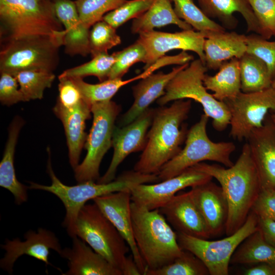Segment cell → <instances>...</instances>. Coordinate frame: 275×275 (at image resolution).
Returning <instances> with one entry per match:
<instances>
[{"label":"cell","mask_w":275,"mask_h":275,"mask_svg":"<svg viewBox=\"0 0 275 275\" xmlns=\"http://www.w3.org/2000/svg\"><path fill=\"white\" fill-rule=\"evenodd\" d=\"M191 108V100L179 99L168 106L155 109L145 147L133 170L158 175L161 168L182 149L188 129L184 121Z\"/></svg>","instance_id":"obj_1"},{"label":"cell","mask_w":275,"mask_h":275,"mask_svg":"<svg viewBox=\"0 0 275 275\" xmlns=\"http://www.w3.org/2000/svg\"><path fill=\"white\" fill-rule=\"evenodd\" d=\"M197 165L219 182L229 206L225 233H234L244 224L261 189L248 144L243 145L238 158L230 167L204 162Z\"/></svg>","instance_id":"obj_2"},{"label":"cell","mask_w":275,"mask_h":275,"mask_svg":"<svg viewBox=\"0 0 275 275\" xmlns=\"http://www.w3.org/2000/svg\"><path fill=\"white\" fill-rule=\"evenodd\" d=\"M47 167L51 181V185H45L31 182L28 187L50 193L62 201L66 210L63 225L72 238L76 236L75 224L78 214L88 201L112 193L130 191L134 186L140 184L159 182L156 174H145L133 169L123 172L108 183L88 181L69 186L64 184L57 177L52 168L50 157Z\"/></svg>","instance_id":"obj_3"},{"label":"cell","mask_w":275,"mask_h":275,"mask_svg":"<svg viewBox=\"0 0 275 275\" xmlns=\"http://www.w3.org/2000/svg\"><path fill=\"white\" fill-rule=\"evenodd\" d=\"M131 211L134 238L146 271L168 265L181 255L177 233L159 209L149 210L131 202Z\"/></svg>","instance_id":"obj_4"},{"label":"cell","mask_w":275,"mask_h":275,"mask_svg":"<svg viewBox=\"0 0 275 275\" xmlns=\"http://www.w3.org/2000/svg\"><path fill=\"white\" fill-rule=\"evenodd\" d=\"M0 20L3 43L63 30L51 1L0 0Z\"/></svg>","instance_id":"obj_5"},{"label":"cell","mask_w":275,"mask_h":275,"mask_svg":"<svg viewBox=\"0 0 275 275\" xmlns=\"http://www.w3.org/2000/svg\"><path fill=\"white\" fill-rule=\"evenodd\" d=\"M207 70L199 58L194 59L170 80L157 103L161 106L176 100H194L202 105L204 113L212 119L214 129L222 131L230 125V113L225 102L216 99L204 85Z\"/></svg>","instance_id":"obj_6"},{"label":"cell","mask_w":275,"mask_h":275,"mask_svg":"<svg viewBox=\"0 0 275 275\" xmlns=\"http://www.w3.org/2000/svg\"><path fill=\"white\" fill-rule=\"evenodd\" d=\"M64 30L52 35L38 36L3 43L0 72L14 74L29 70L53 72L59 60V49L63 45Z\"/></svg>","instance_id":"obj_7"},{"label":"cell","mask_w":275,"mask_h":275,"mask_svg":"<svg viewBox=\"0 0 275 275\" xmlns=\"http://www.w3.org/2000/svg\"><path fill=\"white\" fill-rule=\"evenodd\" d=\"M209 118L204 113L188 129L184 147L158 173L160 181L174 177L186 169L206 160L220 163L227 168L233 165L231 155L236 149L235 145L231 142L211 141L207 133Z\"/></svg>","instance_id":"obj_8"},{"label":"cell","mask_w":275,"mask_h":275,"mask_svg":"<svg viewBox=\"0 0 275 275\" xmlns=\"http://www.w3.org/2000/svg\"><path fill=\"white\" fill-rule=\"evenodd\" d=\"M75 234L123 272L130 248L95 203L86 204L80 210L75 224Z\"/></svg>","instance_id":"obj_9"},{"label":"cell","mask_w":275,"mask_h":275,"mask_svg":"<svg viewBox=\"0 0 275 275\" xmlns=\"http://www.w3.org/2000/svg\"><path fill=\"white\" fill-rule=\"evenodd\" d=\"M93 123L85 144L87 154L83 161L74 169L78 182L96 181L100 178L99 168L103 157L112 147L116 120L121 106L112 100L91 106Z\"/></svg>","instance_id":"obj_10"},{"label":"cell","mask_w":275,"mask_h":275,"mask_svg":"<svg viewBox=\"0 0 275 275\" xmlns=\"http://www.w3.org/2000/svg\"><path fill=\"white\" fill-rule=\"evenodd\" d=\"M258 230V216L250 213L244 224L234 233L217 240H208L176 232L180 248L200 259L210 275H228L231 257L239 244Z\"/></svg>","instance_id":"obj_11"},{"label":"cell","mask_w":275,"mask_h":275,"mask_svg":"<svg viewBox=\"0 0 275 275\" xmlns=\"http://www.w3.org/2000/svg\"><path fill=\"white\" fill-rule=\"evenodd\" d=\"M224 102L230 113V135L241 141L263 125L270 111H275V89L271 87L255 92L241 91L234 98Z\"/></svg>","instance_id":"obj_12"},{"label":"cell","mask_w":275,"mask_h":275,"mask_svg":"<svg viewBox=\"0 0 275 275\" xmlns=\"http://www.w3.org/2000/svg\"><path fill=\"white\" fill-rule=\"evenodd\" d=\"M212 179L196 164L166 180L134 186L130 191L131 201L149 210L159 209L181 190L205 183Z\"/></svg>","instance_id":"obj_13"},{"label":"cell","mask_w":275,"mask_h":275,"mask_svg":"<svg viewBox=\"0 0 275 275\" xmlns=\"http://www.w3.org/2000/svg\"><path fill=\"white\" fill-rule=\"evenodd\" d=\"M155 108H149L132 122L122 127L115 125L112 147L114 153L108 169L98 180L99 183H108L116 178L119 165L131 153L143 151L151 125Z\"/></svg>","instance_id":"obj_14"},{"label":"cell","mask_w":275,"mask_h":275,"mask_svg":"<svg viewBox=\"0 0 275 275\" xmlns=\"http://www.w3.org/2000/svg\"><path fill=\"white\" fill-rule=\"evenodd\" d=\"M136 41L145 48L146 54L144 70L149 68L168 52L174 49L195 52L205 65L203 45L205 38L203 34L194 29L176 33L151 31L139 34Z\"/></svg>","instance_id":"obj_15"},{"label":"cell","mask_w":275,"mask_h":275,"mask_svg":"<svg viewBox=\"0 0 275 275\" xmlns=\"http://www.w3.org/2000/svg\"><path fill=\"white\" fill-rule=\"evenodd\" d=\"M24 238L23 241L19 238L12 240L7 239L5 243L1 245L6 252L0 260L2 269L12 274L16 261L21 256L26 255L43 262L46 267L50 265L62 272L61 269L52 265L48 260L50 250H52L60 255L63 249L53 232L40 228L37 231L30 230L25 233Z\"/></svg>","instance_id":"obj_16"},{"label":"cell","mask_w":275,"mask_h":275,"mask_svg":"<svg viewBox=\"0 0 275 275\" xmlns=\"http://www.w3.org/2000/svg\"><path fill=\"white\" fill-rule=\"evenodd\" d=\"M93 201L124 238L141 274H145L146 266L140 254L133 233L130 191L112 193L97 197Z\"/></svg>","instance_id":"obj_17"},{"label":"cell","mask_w":275,"mask_h":275,"mask_svg":"<svg viewBox=\"0 0 275 275\" xmlns=\"http://www.w3.org/2000/svg\"><path fill=\"white\" fill-rule=\"evenodd\" d=\"M159 210L176 232L205 239L211 237L191 189L176 194Z\"/></svg>","instance_id":"obj_18"},{"label":"cell","mask_w":275,"mask_h":275,"mask_svg":"<svg viewBox=\"0 0 275 275\" xmlns=\"http://www.w3.org/2000/svg\"><path fill=\"white\" fill-rule=\"evenodd\" d=\"M261 188L275 187V126L268 114L246 139Z\"/></svg>","instance_id":"obj_19"},{"label":"cell","mask_w":275,"mask_h":275,"mask_svg":"<svg viewBox=\"0 0 275 275\" xmlns=\"http://www.w3.org/2000/svg\"><path fill=\"white\" fill-rule=\"evenodd\" d=\"M191 190L211 237L225 232L229 206L221 186L210 180Z\"/></svg>","instance_id":"obj_20"},{"label":"cell","mask_w":275,"mask_h":275,"mask_svg":"<svg viewBox=\"0 0 275 275\" xmlns=\"http://www.w3.org/2000/svg\"><path fill=\"white\" fill-rule=\"evenodd\" d=\"M77 236L72 238L71 248L63 249L60 256L68 261V270L63 275H123Z\"/></svg>","instance_id":"obj_21"},{"label":"cell","mask_w":275,"mask_h":275,"mask_svg":"<svg viewBox=\"0 0 275 275\" xmlns=\"http://www.w3.org/2000/svg\"><path fill=\"white\" fill-rule=\"evenodd\" d=\"M189 63L178 65L168 73L161 71L142 78L132 87L134 101L130 107L121 117L118 126L122 127L132 122L142 114L156 100L165 93L166 88L173 77Z\"/></svg>","instance_id":"obj_22"},{"label":"cell","mask_w":275,"mask_h":275,"mask_svg":"<svg viewBox=\"0 0 275 275\" xmlns=\"http://www.w3.org/2000/svg\"><path fill=\"white\" fill-rule=\"evenodd\" d=\"M91 106L84 99L77 106L67 108L58 101L53 108L56 116L63 123L67 139L70 164L74 169L79 164L82 149L87 134L86 121L91 118Z\"/></svg>","instance_id":"obj_23"},{"label":"cell","mask_w":275,"mask_h":275,"mask_svg":"<svg viewBox=\"0 0 275 275\" xmlns=\"http://www.w3.org/2000/svg\"><path fill=\"white\" fill-rule=\"evenodd\" d=\"M203 50L208 69L218 70L222 64L233 58L240 59L246 52V36L234 31H208Z\"/></svg>","instance_id":"obj_24"},{"label":"cell","mask_w":275,"mask_h":275,"mask_svg":"<svg viewBox=\"0 0 275 275\" xmlns=\"http://www.w3.org/2000/svg\"><path fill=\"white\" fill-rule=\"evenodd\" d=\"M55 14L65 28L63 45L70 55L86 56L90 53V28L81 21L74 1L53 0Z\"/></svg>","instance_id":"obj_25"},{"label":"cell","mask_w":275,"mask_h":275,"mask_svg":"<svg viewBox=\"0 0 275 275\" xmlns=\"http://www.w3.org/2000/svg\"><path fill=\"white\" fill-rule=\"evenodd\" d=\"M199 6L210 19L222 23L225 29L232 30L238 24L234 13H240L244 19L248 32L261 35L258 20L249 0H197Z\"/></svg>","instance_id":"obj_26"},{"label":"cell","mask_w":275,"mask_h":275,"mask_svg":"<svg viewBox=\"0 0 275 275\" xmlns=\"http://www.w3.org/2000/svg\"><path fill=\"white\" fill-rule=\"evenodd\" d=\"M23 122L19 117H16L11 122L8 138L0 162V186L12 193L15 203L17 205L26 202L28 199L29 187L18 181L14 167L15 147Z\"/></svg>","instance_id":"obj_27"},{"label":"cell","mask_w":275,"mask_h":275,"mask_svg":"<svg viewBox=\"0 0 275 275\" xmlns=\"http://www.w3.org/2000/svg\"><path fill=\"white\" fill-rule=\"evenodd\" d=\"M213 75L205 74L203 84L213 97L220 101L235 97L241 91L239 59L233 58L224 62Z\"/></svg>","instance_id":"obj_28"},{"label":"cell","mask_w":275,"mask_h":275,"mask_svg":"<svg viewBox=\"0 0 275 275\" xmlns=\"http://www.w3.org/2000/svg\"><path fill=\"white\" fill-rule=\"evenodd\" d=\"M169 24L176 25L182 30L193 29L176 15L171 0H155L147 11L133 19L131 31L139 34Z\"/></svg>","instance_id":"obj_29"},{"label":"cell","mask_w":275,"mask_h":275,"mask_svg":"<svg viewBox=\"0 0 275 275\" xmlns=\"http://www.w3.org/2000/svg\"><path fill=\"white\" fill-rule=\"evenodd\" d=\"M260 263L275 266V248L264 239L258 230L239 244L231 257L230 264L250 265Z\"/></svg>","instance_id":"obj_30"},{"label":"cell","mask_w":275,"mask_h":275,"mask_svg":"<svg viewBox=\"0 0 275 275\" xmlns=\"http://www.w3.org/2000/svg\"><path fill=\"white\" fill-rule=\"evenodd\" d=\"M241 91H261L272 86V80L266 64L259 58L246 52L239 59Z\"/></svg>","instance_id":"obj_31"},{"label":"cell","mask_w":275,"mask_h":275,"mask_svg":"<svg viewBox=\"0 0 275 275\" xmlns=\"http://www.w3.org/2000/svg\"><path fill=\"white\" fill-rule=\"evenodd\" d=\"M78 89L84 100L90 106L94 103L111 100L119 90L124 86L141 79V74L127 80L122 78L108 79L96 84L87 83L79 77H69Z\"/></svg>","instance_id":"obj_32"},{"label":"cell","mask_w":275,"mask_h":275,"mask_svg":"<svg viewBox=\"0 0 275 275\" xmlns=\"http://www.w3.org/2000/svg\"><path fill=\"white\" fill-rule=\"evenodd\" d=\"M24 101L41 99L44 91L50 88L56 77L53 72L29 70L15 73Z\"/></svg>","instance_id":"obj_33"},{"label":"cell","mask_w":275,"mask_h":275,"mask_svg":"<svg viewBox=\"0 0 275 275\" xmlns=\"http://www.w3.org/2000/svg\"><path fill=\"white\" fill-rule=\"evenodd\" d=\"M176 15L197 31H223L226 29L207 16L194 0H171Z\"/></svg>","instance_id":"obj_34"},{"label":"cell","mask_w":275,"mask_h":275,"mask_svg":"<svg viewBox=\"0 0 275 275\" xmlns=\"http://www.w3.org/2000/svg\"><path fill=\"white\" fill-rule=\"evenodd\" d=\"M118 51L112 54L103 52L92 58L89 62L63 71L59 76L79 77L88 76L97 77L100 82L108 79L111 69L116 62Z\"/></svg>","instance_id":"obj_35"},{"label":"cell","mask_w":275,"mask_h":275,"mask_svg":"<svg viewBox=\"0 0 275 275\" xmlns=\"http://www.w3.org/2000/svg\"><path fill=\"white\" fill-rule=\"evenodd\" d=\"M146 275H207L208 270L192 253L183 250L172 262L155 270H147Z\"/></svg>","instance_id":"obj_36"},{"label":"cell","mask_w":275,"mask_h":275,"mask_svg":"<svg viewBox=\"0 0 275 275\" xmlns=\"http://www.w3.org/2000/svg\"><path fill=\"white\" fill-rule=\"evenodd\" d=\"M127 0H76L74 1L81 22L90 28L102 19L107 13Z\"/></svg>","instance_id":"obj_37"},{"label":"cell","mask_w":275,"mask_h":275,"mask_svg":"<svg viewBox=\"0 0 275 275\" xmlns=\"http://www.w3.org/2000/svg\"><path fill=\"white\" fill-rule=\"evenodd\" d=\"M90 31V48L92 57L103 53L121 43L116 29L105 21L96 22Z\"/></svg>","instance_id":"obj_38"},{"label":"cell","mask_w":275,"mask_h":275,"mask_svg":"<svg viewBox=\"0 0 275 275\" xmlns=\"http://www.w3.org/2000/svg\"><path fill=\"white\" fill-rule=\"evenodd\" d=\"M155 0H129L106 14L102 18L116 29L130 19L136 18L151 6Z\"/></svg>","instance_id":"obj_39"},{"label":"cell","mask_w":275,"mask_h":275,"mask_svg":"<svg viewBox=\"0 0 275 275\" xmlns=\"http://www.w3.org/2000/svg\"><path fill=\"white\" fill-rule=\"evenodd\" d=\"M246 52L258 57L266 64L273 81L275 79V41H269L256 33L247 35Z\"/></svg>","instance_id":"obj_40"},{"label":"cell","mask_w":275,"mask_h":275,"mask_svg":"<svg viewBox=\"0 0 275 275\" xmlns=\"http://www.w3.org/2000/svg\"><path fill=\"white\" fill-rule=\"evenodd\" d=\"M146 50L144 46L136 41L122 50L118 51L116 62L110 72L108 79L122 78L130 68L138 62H144Z\"/></svg>","instance_id":"obj_41"},{"label":"cell","mask_w":275,"mask_h":275,"mask_svg":"<svg viewBox=\"0 0 275 275\" xmlns=\"http://www.w3.org/2000/svg\"><path fill=\"white\" fill-rule=\"evenodd\" d=\"M258 20L261 35L269 40L275 37V0H249Z\"/></svg>","instance_id":"obj_42"},{"label":"cell","mask_w":275,"mask_h":275,"mask_svg":"<svg viewBox=\"0 0 275 275\" xmlns=\"http://www.w3.org/2000/svg\"><path fill=\"white\" fill-rule=\"evenodd\" d=\"M19 86L13 75L6 72L1 73L0 101L2 104L10 106L20 101H24Z\"/></svg>","instance_id":"obj_43"},{"label":"cell","mask_w":275,"mask_h":275,"mask_svg":"<svg viewBox=\"0 0 275 275\" xmlns=\"http://www.w3.org/2000/svg\"><path fill=\"white\" fill-rule=\"evenodd\" d=\"M58 101L62 105L67 108L77 106L83 100L76 86L69 77H58Z\"/></svg>","instance_id":"obj_44"},{"label":"cell","mask_w":275,"mask_h":275,"mask_svg":"<svg viewBox=\"0 0 275 275\" xmlns=\"http://www.w3.org/2000/svg\"><path fill=\"white\" fill-rule=\"evenodd\" d=\"M252 211L275 221V187L261 188Z\"/></svg>","instance_id":"obj_45"},{"label":"cell","mask_w":275,"mask_h":275,"mask_svg":"<svg viewBox=\"0 0 275 275\" xmlns=\"http://www.w3.org/2000/svg\"><path fill=\"white\" fill-rule=\"evenodd\" d=\"M258 227L264 239L275 248V221L258 216Z\"/></svg>","instance_id":"obj_46"},{"label":"cell","mask_w":275,"mask_h":275,"mask_svg":"<svg viewBox=\"0 0 275 275\" xmlns=\"http://www.w3.org/2000/svg\"><path fill=\"white\" fill-rule=\"evenodd\" d=\"M244 275H275V266L266 263H260L243 271Z\"/></svg>","instance_id":"obj_47"},{"label":"cell","mask_w":275,"mask_h":275,"mask_svg":"<svg viewBox=\"0 0 275 275\" xmlns=\"http://www.w3.org/2000/svg\"><path fill=\"white\" fill-rule=\"evenodd\" d=\"M123 275H140L139 270L132 256H128L127 260L123 271Z\"/></svg>","instance_id":"obj_48"},{"label":"cell","mask_w":275,"mask_h":275,"mask_svg":"<svg viewBox=\"0 0 275 275\" xmlns=\"http://www.w3.org/2000/svg\"><path fill=\"white\" fill-rule=\"evenodd\" d=\"M268 116L273 123V124L275 126V111L274 110H271L268 113Z\"/></svg>","instance_id":"obj_49"},{"label":"cell","mask_w":275,"mask_h":275,"mask_svg":"<svg viewBox=\"0 0 275 275\" xmlns=\"http://www.w3.org/2000/svg\"><path fill=\"white\" fill-rule=\"evenodd\" d=\"M271 87L275 89V79L272 81Z\"/></svg>","instance_id":"obj_50"},{"label":"cell","mask_w":275,"mask_h":275,"mask_svg":"<svg viewBox=\"0 0 275 275\" xmlns=\"http://www.w3.org/2000/svg\"><path fill=\"white\" fill-rule=\"evenodd\" d=\"M45 1H51V0H45Z\"/></svg>","instance_id":"obj_51"}]
</instances>
